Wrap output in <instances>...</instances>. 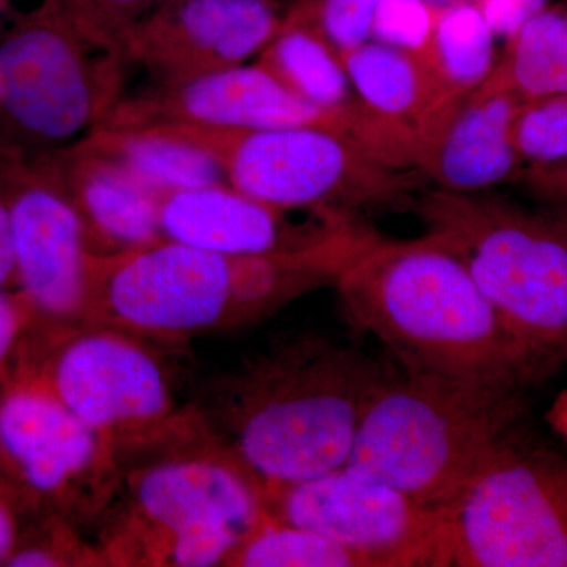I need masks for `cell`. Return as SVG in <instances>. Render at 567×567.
Here are the masks:
<instances>
[{
  "instance_id": "22",
  "label": "cell",
  "mask_w": 567,
  "mask_h": 567,
  "mask_svg": "<svg viewBox=\"0 0 567 567\" xmlns=\"http://www.w3.org/2000/svg\"><path fill=\"white\" fill-rule=\"evenodd\" d=\"M522 103L567 93V17L544 10L507 44L505 59L488 74Z\"/></svg>"
},
{
  "instance_id": "32",
  "label": "cell",
  "mask_w": 567,
  "mask_h": 567,
  "mask_svg": "<svg viewBox=\"0 0 567 567\" xmlns=\"http://www.w3.org/2000/svg\"><path fill=\"white\" fill-rule=\"evenodd\" d=\"M14 264L13 240L9 203L0 185V290H13Z\"/></svg>"
},
{
  "instance_id": "11",
  "label": "cell",
  "mask_w": 567,
  "mask_h": 567,
  "mask_svg": "<svg viewBox=\"0 0 567 567\" xmlns=\"http://www.w3.org/2000/svg\"><path fill=\"white\" fill-rule=\"evenodd\" d=\"M451 567H567V456L516 439L445 506Z\"/></svg>"
},
{
  "instance_id": "7",
  "label": "cell",
  "mask_w": 567,
  "mask_h": 567,
  "mask_svg": "<svg viewBox=\"0 0 567 567\" xmlns=\"http://www.w3.org/2000/svg\"><path fill=\"white\" fill-rule=\"evenodd\" d=\"M155 339L82 324L32 344L25 363L74 416L111 443L121 465L196 431L193 404L181 406Z\"/></svg>"
},
{
  "instance_id": "20",
  "label": "cell",
  "mask_w": 567,
  "mask_h": 567,
  "mask_svg": "<svg viewBox=\"0 0 567 567\" xmlns=\"http://www.w3.org/2000/svg\"><path fill=\"white\" fill-rule=\"evenodd\" d=\"M128 171L159 197L183 189L229 185L219 159L167 123L102 125L82 141Z\"/></svg>"
},
{
  "instance_id": "5",
  "label": "cell",
  "mask_w": 567,
  "mask_h": 567,
  "mask_svg": "<svg viewBox=\"0 0 567 567\" xmlns=\"http://www.w3.org/2000/svg\"><path fill=\"white\" fill-rule=\"evenodd\" d=\"M416 208L425 234L464 262L537 372L567 357V223L440 188Z\"/></svg>"
},
{
  "instance_id": "10",
  "label": "cell",
  "mask_w": 567,
  "mask_h": 567,
  "mask_svg": "<svg viewBox=\"0 0 567 567\" xmlns=\"http://www.w3.org/2000/svg\"><path fill=\"white\" fill-rule=\"evenodd\" d=\"M122 475L111 443L74 416L25 361L0 383V481L24 514L92 524L114 502Z\"/></svg>"
},
{
  "instance_id": "15",
  "label": "cell",
  "mask_w": 567,
  "mask_h": 567,
  "mask_svg": "<svg viewBox=\"0 0 567 567\" xmlns=\"http://www.w3.org/2000/svg\"><path fill=\"white\" fill-rule=\"evenodd\" d=\"M281 28L271 0H169L130 29L126 61L163 78L241 65Z\"/></svg>"
},
{
  "instance_id": "2",
  "label": "cell",
  "mask_w": 567,
  "mask_h": 567,
  "mask_svg": "<svg viewBox=\"0 0 567 567\" xmlns=\"http://www.w3.org/2000/svg\"><path fill=\"white\" fill-rule=\"evenodd\" d=\"M334 284L349 322L402 371L509 388L537 374L464 262L432 235L371 233Z\"/></svg>"
},
{
  "instance_id": "23",
  "label": "cell",
  "mask_w": 567,
  "mask_h": 567,
  "mask_svg": "<svg viewBox=\"0 0 567 567\" xmlns=\"http://www.w3.org/2000/svg\"><path fill=\"white\" fill-rule=\"evenodd\" d=\"M227 566L363 567L341 544L312 529L267 516L245 537Z\"/></svg>"
},
{
  "instance_id": "35",
  "label": "cell",
  "mask_w": 567,
  "mask_h": 567,
  "mask_svg": "<svg viewBox=\"0 0 567 567\" xmlns=\"http://www.w3.org/2000/svg\"><path fill=\"white\" fill-rule=\"evenodd\" d=\"M425 6L431 7L435 13L450 9V7L462 6V3H480V0H423Z\"/></svg>"
},
{
  "instance_id": "31",
  "label": "cell",
  "mask_w": 567,
  "mask_h": 567,
  "mask_svg": "<svg viewBox=\"0 0 567 567\" xmlns=\"http://www.w3.org/2000/svg\"><path fill=\"white\" fill-rule=\"evenodd\" d=\"M25 516L24 511L10 488L0 481V566L7 561L20 543L22 529L21 517Z\"/></svg>"
},
{
  "instance_id": "33",
  "label": "cell",
  "mask_w": 567,
  "mask_h": 567,
  "mask_svg": "<svg viewBox=\"0 0 567 567\" xmlns=\"http://www.w3.org/2000/svg\"><path fill=\"white\" fill-rule=\"evenodd\" d=\"M528 182L536 186L544 196L567 205V164L554 167V169L535 171L525 173Z\"/></svg>"
},
{
  "instance_id": "4",
  "label": "cell",
  "mask_w": 567,
  "mask_h": 567,
  "mask_svg": "<svg viewBox=\"0 0 567 567\" xmlns=\"http://www.w3.org/2000/svg\"><path fill=\"white\" fill-rule=\"evenodd\" d=\"M518 415L517 388L386 371L346 468L445 507L517 439Z\"/></svg>"
},
{
  "instance_id": "13",
  "label": "cell",
  "mask_w": 567,
  "mask_h": 567,
  "mask_svg": "<svg viewBox=\"0 0 567 567\" xmlns=\"http://www.w3.org/2000/svg\"><path fill=\"white\" fill-rule=\"evenodd\" d=\"M268 516L341 544L363 567H451L445 507L349 468L265 488Z\"/></svg>"
},
{
  "instance_id": "18",
  "label": "cell",
  "mask_w": 567,
  "mask_h": 567,
  "mask_svg": "<svg viewBox=\"0 0 567 567\" xmlns=\"http://www.w3.org/2000/svg\"><path fill=\"white\" fill-rule=\"evenodd\" d=\"M54 159L84 224L92 256H114L164 240L162 197L128 171L84 142L55 152Z\"/></svg>"
},
{
  "instance_id": "21",
  "label": "cell",
  "mask_w": 567,
  "mask_h": 567,
  "mask_svg": "<svg viewBox=\"0 0 567 567\" xmlns=\"http://www.w3.org/2000/svg\"><path fill=\"white\" fill-rule=\"evenodd\" d=\"M494 37L480 3H462L435 14L423 50L446 123L494 70Z\"/></svg>"
},
{
  "instance_id": "9",
  "label": "cell",
  "mask_w": 567,
  "mask_h": 567,
  "mask_svg": "<svg viewBox=\"0 0 567 567\" xmlns=\"http://www.w3.org/2000/svg\"><path fill=\"white\" fill-rule=\"evenodd\" d=\"M175 126L219 159L233 188L279 210L353 221L354 213L401 203L415 188L401 166L327 126L260 132Z\"/></svg>"
},
{
  "instance_id": "8",
  "label": "cell",
  "mask_w": 567,
  "mask_h": 567,
  "mask_svg": "<svg viewBox=\"0 0 567 567\" xmlns=\"http://www.w3.org/2000/svg\"><path fill=\"white\" fill-rule=\"evenodd\" d=\"M264 316L257 256H223L169 240L92 256L84 324L121 328L163 342Z\"/></svg>"
},
{
  "instance_id": "12",
  "label": "cell",
  "mask_w": 567,
  "mask_h": 567,
  "mask_svg": "<svg viewBox=\"0 0 567 567\" xmlns=\"http://www.w3.org/2000/svg\"><path fill=\"white\" fill-rule=\"evenodd\" d=\"M0 185L10 208L13 292L31 316L33 344H40L84 324L92 254L54 153L28 155L0 145Z\"/></svg>"
},
{
  "instance_id": "3",
  "label": "cell",
  "mask_w": 567,
  "mask_h": 567,
  "mask_svg": "<svg viewBox=\"0 0 567 567\" xmlns=\"http://www.w3.org/2000/svg\"><path fill=\"white\" fill-rule=\"evenodd\" d=\"M103 520L102 566H227L265 517L264 488L203 429L122 466Z\"/></svg>"
},
{
  "instance_id": "28",
  "label": "cell",
  "mask_w": 567,
  "mask_h": 567,
  "mask_svg": "<svg viewBox=\"0 0 567 567\" xmlns=\"http://www.w3.org/2000/svg\"><path fill=\"white\" fill-rule=\"evenodd\" d=\"M435 11L423 0H380L372 35L401 50H423L434 28Z\"/></svg>"
},
{
  "instance_id": "24",
  "label": "cell",
  "mask_w": 567,
  "mask_h": 567,
  "mask_svg": "<svg viewBox=\"0 0 567 567\" xmlns=\"http://www.w3.org/2000/svg\"><path fill=\"white\" fill-rule=\"evenodd\" d=\"M514 140L525 173L567 164V93L522 103L514 122Z\"/></svg>"
},
{
  "instance_id": "17",
  "label": "cell",
  "mask_w": 567,
  "mask_h": 567,
  "mask_svg": "<svg viewBox=\"0 0 567 567\" xmlns=\"http://www.w3.org/2000/svg\"><path fill=\"white\" fill-rule=\"evenodd\" d=\"M520 100L487 78L462 104L420 169L453 193H480L525 174L514 140Z\"/></svg>"
},
{
  "instance_id": "30",
  "label": "cell",
  "mask_w": 567,
  "mask_h": 567,
  "mask_svg": "<svg viewBox=\"0 0 567 567\" xmlns=\"http://www.w3.org/2000/svg\"><path fill=\"white\" fill-rule=\"evenodd\" d=\"M547 0H480L481 10L495 35L507 40L518 29L546 10Z\"/></svg>"
},
{
  "instance_id": "36",
  "label": "cell",
  "mask_w": 567,
  "mask_h": 567,
  "mask_svg": "<svg viewBox=\"0 0 567 567\" xmlns=\"http://www.w3.org/2000/svg\"><path fill=\"white\" fill-rule=\"evenodd\" d=\"M0 6H2V0H0Z\"/></svg>"
},
{
  "instance_id": "27",
  "label": "cell",
  "mask_w": 567,
  "mask_h": 567,
  "mask_svg": "<svg viewBox=\"0 0 567 567\" xmlns=\"http://www.w3.org/2000/svg\"><path fill=\"white\" fill-rule=\"evenodd\" d=\"M380 0H320L309 18L339 55L361 47L372 35Z\"/></svg>"
},
{
  "instance_id": "16",
  "label": "cell",
  "mask_w": 567,
  "mask_h": 567,
  "mask_svg": "<svg viewBox=\"0 0 567 567\" xmlns=\"http://www.w3.org/2000/svg\"><path fill=\"white\" fill-rule=\"evenodd\" d=\"M290 213L260 203L230 185L183 189L159 199L164 240L229 257L308 248L353 221L298 226Z\"/></svg>"
},
{
  "instance_id": "26",
  "label": "cell",
  "mask_w": 567,
  "mask_h": 567,
  "mask_svg": "<svg viewBox=\"0 0 567 567\" xmlns=\"http://www.w3.org/2000/svg\"><path fill=\"white\" fill-rule=\"evenodd\" d=\"M71 20L107 47L123 52L130 29L169 0H59ZM125 55V52H123Z\"/></svg>"
},
{
  "instance_id": "14",
  "label": "cell",
  "mask_w": 567,
  "mask_h": 567,
  "mask_svg": "<svg viewBox=\"0 0 567 567\" xmlns=\"http://www.w3.org/2000/svg\"><path fill=\"white\" fill-rule=\"evenodd\" d=\"M163 80L152 95L117 104L103 125L173 123L223 132L327 126L352 136L338 117L295 95L260 65Z\"/></svg>"
},
{
  "instance_id": "29",
  "label": "cell",
  "mask_w": 567,
  "mask_h": 567,
  "mask_svg": "<svg viewBox=\"0 0 567 567\" xmlns=\"http://www.w3.org/2000/svg\"><path fill=\"white\" fill-rule=\"evenodd\" d=\"M32 344V322L17 292L0 290V383L24 361Z\"/></svg>"
},
{
  "instance_id": "34",
  "label": "cell",
  "mask_w": 567,
  "mask_h": 567,
  "mask_svg": "<svg viewBox=\"0 0 567 567\" xmlns=\"http://www.w3.org/2000/svg\"><path fill=\"white\" fill-rule=\"evenodd\" d=\"M547 421L567 442V388L548 410Z\"/></svg>"
},
{
  "instance_id": "1",
  "label": "cell",
  "mask_w": 567,
  "mask_h": 567,
  "mask_svg": "<svg viewBox=\"0 0 567 567\" xmlns=\"http://www.w3.org/2000/svg\"><path fill=\"white\" fill-rule=\"evenodd\" d=\"M385 374L353 347L300 336L216 380L193 409L205 436L265 491L346 466Z\"/></svg>"
},
{
  "instance_id": "25",
  "label": "cell",
  "mask_w": 567,
  "mask_h": 567,
  "mask_svg": "<svg viewBox=\"0 0 567 567\" xmlns=\"http://www.w3.org/2000/svg\"><path fill=\"white\" fill-rule=\"evenodd\" d=\"M40 527L22 529L20 543L6 566L55 567L95 565L93 548L85 547L73 525L55 516H40Z\"/></svg>"
},
{
  "instance_id": "6",
  "label": "cell",
  "mask_w": 567,
  "mask_h": 567,
  "mask_svg": "<svg viewBox=\"0 0 567 567\" xmlns=\"http://www.w3.org/2000/svg\"><path fill=\"white\" fill-rule=\"evenodd\" d=\"M125 62L41 0L0 41V145L43 155L87 140L118 104Z\"/></svg>"
},
{
  "instance_id": "19",
  "label": "cell",
  "mask_w": 567,
  "mask_h": 567,
  "mask_svg": "<svg viewBox=\"0 0 567 567\" xmlns=\"http://www.w3.org/2000/svg\"><path fill=\"white\" fill-rule=\"evenodd\" d=\"M341 59L360 99L416 141L421 162L447 123L420 52L365 41Z\"/></svg>"
}]
</instances>
